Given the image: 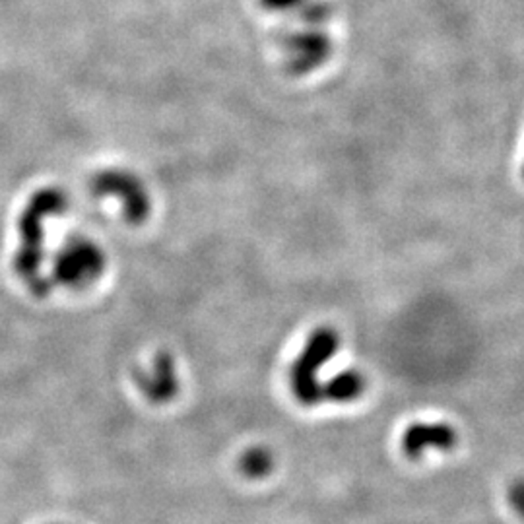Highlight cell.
Returning a JSON list of instances; mask_svg holds the SVG:
<instances>
[{
	"instance_id": "cell-1",
	"label": "cell",
	"mask_w": 524,
	"mask_h": 524,
	"mask_svg": "<svg viewBox=\"0 0 524 524\" xmlns=\"http://www.w3.org/2000/svg\"><path fill=\"white\" fill-rule=\"evenodd\" d=\"M68 206L66 196L58 189H47L33 196L28 210L20 221L21 245L16 256V268L20 276L31 286L35 294H47L51 282L41 276L43 262V219L47 216L61 214Z\"/></svg>"
},
{
	"instance_id": "cell-2",
	"label": "cell",
	"mask_w": 524,
	"mask_h": 524,
	"mask_svg": "<svg viewBox=\"0 0 524 524\" xmlns=\"http://www.w3.org/2000/svg\"><path fill=\"white\" fill-rule=\"evenodd\" d=\"M340 348V336L336 331L322 326L314 331L289 371V384L296 400L303 406H319L324 400L321 369L329 364Z\"/></svg>"
},
{
	"instance_id": "cell-3",
	"label": "cell",
	"mask_w": 524,
	"mask_h": 524,
	"mask_svg": "<svg viewBox=\"0 0 524 524\" xmlns=\"http://www.w3.org/2000/svg\"><path fill=\"white\" fill-rule=\"evenodd\" d=\"M105 253L88 237H73L55 256V282L82 289L98 282L105 271Z\"/></svg>"
},
{
	"instance_id": "cell-4",
	"label": "cell",
	"mask_w": 524,
	"mask_h": 524,
	"mask_svg": "<svg viewBox=\"0 0 524 524\" xmlns=\"http://www.w3.org/2000/svg\"><path fill=\"white\" fill-rule=\"evenodd\" d=\"M91 191L98 196L116 198L123 214L131 224H142L150 214V194L136 175L125 169H105L91 181Z\"/></svg>"
},
{
	"instance_id": "cell-5",
	"label": "cell",
	"mask_w": 524,
	"mask_h": 524,
	"mask_svg": "<svg viewBox=\"0 0 524 524\" xmlns=\"http://www.w3.org/2000/svg\"><path fill=\"white\" fill-rule=\"evenodd\" d=\"M286 51L289 73L307 74L321 68L332 56V39L319 28H309L289 35Z\"/></svg>"
},
{
	"instance_id": "cell-6",
	"label": "cell",
	"mask_w": 524,
	"mask_h": 524,
	"mask_svg": "<svg viewBox=\"0 0 524 524\" xmlns=\"http://www.w3.org/2000/svg\"><path fill=\"white\" fill-rule=\"evenodd\" d=\"M459 442V434L457 429L451 427L449 424L435 422V424H414L404 431L402 435V452L408 459H419L424 457L425 452L431 449L441 451V452H449Z\"/></svg>"
},
{
	"instance_id": "cell-7",
	"label": "cell",
	"mask_w": 524,
	"mask_h": 524,
	"mask_svg": "<svg viewBox=\"0 0 524 524\" xmlns=\"http://www.w3.org/2000/svg\"><path fill=\"white\" fill-rule=\"evenodd\" d=\"M136 384L151 402H169L179 391V375L169 354H158L151 365L136 373Z\"/></svg>"
},
{
	"instance_id": "cell-8",
	"label": "cell",
	"mask_w": 524,
	"mask_h": 524,
	"mask_svg": "<svg viewBox=\"0 0 524 524\" xmlns=\"http://www.w3.org/2000/svg\"><path fill=\"white\" fill-rule=\"evenodd\" d=\"M367 381L364 377V373H359L356 369H346L336 373V375L322 384V394L324 400L338 402V404H348L357 400L361 394L365 392Z\"/></svg>"
},
{
	"instance_id": "cell-9",
	"label": "cell",
	"mask_w": 524,
	"mask_h": 524,
	"mask_svg": "<svg viewBox=\"0 0 524 524\" xmlns=\"http://www.w3.org/2000/svg\"><path fill=\"white\" fill-rule=\"evenodd\" d=\"M274 457L272 452L264 447L249 449L241 457V470L249 477H262L272 470Z\"/></svg>"
},
{
	"instance_id": "cell-10",
	"label": "cell",
	"mask_w": 524,
	"mask_h": 524,
	"mask_svg": "<svg viewBox=\"0 0 524 524\" xmlns=\"http://www.w3.org/2000/svg\"><path fill=\"white\" fill-rule=\"evenodd\" d=\"M301 20L307 23L309 28H319L322 23L329 21L334 14V8L326 0H307L305 4H301Z\"/></svg>"
},
{
	"instance_id": "cell-11",
	"label": "cell",
	"mask_w": 524,
	"mask_h": 524,
	"mask_svg": "<svg viewBox=\"0 0 524 524\" xmlns=\"http://www.w3.org/2000/svg\"><path fill=\"white\" fill-rule=\"evenodd\" d=\"M507 499L512 511H515L520 519H524V480H517L509 485Z\"/></svg>"
},
{
	"instance_id": "cell-12",
	"label": "cell",
	"mask_w": 524,
	"mask_h": 524,
	"mask_svg": "<svg viewBox=\"0 0 524 524\" xmlns=\"http://www.w3.org/2000/svg\"><path fill=\"white\" fill-rule=\"evenodd\" d=\"M307 0H261V4L266 10L272 12H286V10H294L299 8L301 4H305Z\"/></svg>"
},
{
	"instance_id": "cell-13",
	"label": "cell",
	"mask_w": 524,
	"mask_h": 524,
	"mask_svg": "<svg viewBox=\"0 0 524 524\" xmlns=\"http://www.w3.org/2000/svg\"><path fill=\"white\" fill-rule=\"evenodd\" d=\"M522 179H524V166H522Z\"/></svg>"
}]
</instances>
